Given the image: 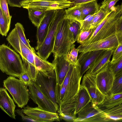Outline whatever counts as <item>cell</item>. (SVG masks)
Masks as SVG:
<instances>
[{"label":"cell","mask_w":122,"mask_h":122,"mask_svg":"<svg viewBox=\"0 0 122 122\" xmlns=\"http://www.w3.org/2000/svg\"><path fill=\"white\" fill-rule=\"evenodd\" d=\"M71 2L70 7H72L81 4L97 0H68Z\"/></svg>","instance_id":"obj_46"},{"label":"cell","mask_w":122,"mask_h":122,"mask_svg":"<svg viewBox=\"0 0 122 122\" xmlns=\"http://www.w3.org/2000/svg\"><path fill=\"white\" fill-rule=\"evenodd\" d=\"M94 29L89 30L81 32L79 34L77 41L80 44H83L88 40L92 36Z\"/></svg>","instance_id":"obj_36"},{"label":"cell","mask_w":122,"mask_h":122,"mask_svg":"<svg viewBox=\"0 0 122 122\" xmlns=\"http://www.w3.org/2000/svg\"><path fill=\"white\" fill-rule=\"evenodd\" d=\"M122 104V93H112L105 97L103 102L98 106L104 109H109Z\"/></svg>","instance_id":"obj_25"},{"label":"cell","mask_w":122,"mask_h":122,"mask_svg":"<svg viewBox=\"0 0 122 122\" xmlns=\"http://www.w3.org/2000/svg\"><path fill=\"white\" fill-rule=\"evenodd\" d=\"M115 35L118 40L119 45L122 44V16L117 23Z\"/></svg>","instance_id":"obj_40"},{"label":"cell","mask_w":122,"mask_h":122,"mask_svg":"<svg viewBox=\"0 0 122 122\" xmlns=\"http://www.w3.org/2000/svg\"><path fill=\"white\" fill-rule=\"evenodd\" d=\"M22 61L20 55L10 47L5 44L0 46V69L2 72L19 78L25 71Z\"/></svg>","instance_id":"obj_2"},{"label":"cell","mask_w":122,"mask_h":122,"mask_svg":"<svg viewBox=\"0 0 122 122\" xmlns=\"http://www.w3.org/2000/svg\"><path fill=\"white\" fill-rule=\"evenodd\" d=\"M79 62L70 64L62 85L66 89L64 98L59 106L58 113L67 114L74 113L76 97L79 89L82 76Z\"/></svg>","instance_id":"obj_1"},{"label":"cell","mask_w":122,"mask_h":122,"mask_svg":"<svg viewBox=\"0 0 122 122\" xmlns=\"http://www.w3.org/2000/svg\"><path fill=\"white\" fill-rule=\"evenodd\" d=\"M11 21L7 20L0 8V34L3 36H6L10 29Z\"/></svg>","instance_id":"obj_30"},{"label":"cell","mask_w":122,"mask_h":122,"mask_svg":"<svg viewBox=\"0 0 122 122\" xmlns=\"http://www.w3.org/2000/svg\"><path fill=\"white\" fill-rule=\"evenodd\" d=\"M21 81L25 85L28 86L32 81L28 73L26 71L21 75L19 78Z\"/></svg>","instance_id":"obj_43"},{"label":"cell","mask_w":122,"mask_h":122,"mask_svg":"<svg viewBox=\"0 0 122 122\" xmlns=\"http://www.w3.org/2000/svg\"><path fill=\"white\" fill-rule=\"evenodd\" d=\"M118 45L119 43L115 35L87 44H80L77 48L79 49V52L81 53L78 58L86 53L91 51L115 49Z\"/></svg>","instance_id":"obj_10"},{"label":"cell","mask_w":122,"mask_h":122,"mask_svg":"<svg viewBox=\"0 0 122 122\" xmlns=\"http://www.w3.org/2000/svg\"><path fill=\"white\" fill-rule=\"evenodd\" d=\"M112 92L114 94L122 93V73L115 76Z\"/></svg>","instance_id":"obj_32"},{"label":"cell","mask_w":122,"mask_h":122,"mask_svg":"<svg viewBox=\"0 0 122 122\" xmlns=\"http://www.w3.org/2000/svg\"><path fill=\"white\" fill-rule=\"evenodd\" d=\"M114 50L107 49L103 52L86 73L95 76L98 73L107 68L110 61V59Z\"/></svg>","instance_id":"obj_17"},{"label":"cell","mask_w":122,"mask_h":122,"mask_svg":"<svg viewBox=\"0 0 122 122\" xmlns=\"http://www.w3.org/2000/svg\"><path fill=\"white\" fill-rule=\"evenodd\" d=\"M103 111L90 119L91 122H102L122 119V104Z\"/></svg>","instance_id":"obj_16"},{"label":"cell","mask_w":122,"mask_h":122,"mask_svg":"<svg viewBox=\"0 0 122 122\" xmlns=\"http://www.w3.org/2000/svg\"><path fill=\"white\" fill-rule=\"evenodd\" d=\"M24 65L25 71L28 73L32 80L34 82L36 81L38 72L35 66L29 63L24 57L21 56Z\"/></svg>","instance_id":"obj_29"},{"label":"cell","mask_w":122,"mask_h":122,"mask_svg":"<svg viewBox=\"0 0 122 122\" xmlns=\"http://www.w3.org/2000/svg\"><path fill=\"white\" fill-rule=\"evenodd\" d=\"M91 102V97L87 90L85 87L80 85L76 97L74 114L76 115Z\"/></svg>","instance_id":"obj_22"},{"label":"cell","mask_w":122,"mask_h":122,"mask_svg":"<svg viewBox=\"0 0 122 122\" xmlns=\"http://www.w3.org/2000/svg\"><path fill=\"white\" fill-rule=\"evenodd\" d=\"M28 86L30 97L38 107L47 111L56 113L57 111L54 104L39 90L35 82L32 80Z\"/></svg>","instance_id":"obj_11"},{"label":"cell","mask_w":122,"mask_h":122,"mask_svg":"<svg viewBox=\"0 0 122 122\" xmlns=\"http://www.w3.org/2000/svg\"><path fill=\"white\" fill-rule=\"evenodd\" d=\"M53 63L55 66L56 83L61 86L68 72L71 63L67 58L66 55L54 58Z\"/></svg>","instance_id":"obj_18"},{"label":"cell","mask_w":122,"mask_h":122,"mask_svg":"<svg viewBox=\"0 0 122 122\" xmlns=\"http://www.w3.org/2000/svg\"><path fill=\"white\" fill-rule=\"evenodd\" d=\"M103 111L98 106L91 102L81 109L77 113L78 117L74 122H85L87 119Z\"/></svg>","instance_id":"obj_21"},{"label":"cell","mask_w":122,"mask_h":122,"mask_svg":"<svg viewBox=\"0 0 122 122\" xmlns=\"http://www.w3.org/2000/svg\"><path fill=\"white\" fill-rule=\"evenodd\" d=\"M108 67L115 76L122 73V56L114 63H109Z\"/></svg>","instance_id":"obj_34"},{"label":"cell","mask_w":122,"mask_h":122,"mask_svg":"<svg viewBox=\"0 0 122 122\" xmlns=\"http://www.w3.org/2000/svg\"><path fill=\"white\" fill-rule=\"evenodd\" d=\"M22 110L25 114L38 122L60 121L57 113L47 111L38 107H33L27 106Z\"/></svg>","instance_id":"obj_13"},{"label":"cell","mask_w":122,"mask_h":122,"mask_svg":"<svg viewBox=\"0 0 122 122\" xmlns=\"http://www.w3.org/2000/svg\"><path fill=\"white\" fill-rule=\"evenodd\" d=\"M15 111L21 117L23 121L28 122H38L37 121L33 119L28 116L27 115L26 116L25 115L23 114V113L22 110L17 109L15 110Z\"/></svg>","instance_id":"obj_44"},{"label":"cell","mask_w":122,"mask_h":122,"mask_svg":"<svg viewBox=\"0 0 122 122\" xmlns=\"http://www.w3.org/2000/svg\"><path fill=\"white\" fill-rule=\"evenodd\" d=\"M112 57L109 63H114L122 56V44L119 45L114 50Z\"/></svg>","instance_id":"obj_41"},{"label":"cell","mask_w":122,"mask_h":122,"mask_svg":"<svg viewBox=\"0 0 122 122\" xmlns=\"http://www.w3.org/2000/svg\"><path fill=\"white\" fill-rule=\"evenodd\" d=\"M65 14L64 9L57 10L47 34L42 44L36 52L41 58L47 60L52 53L57 26Z\"/></svg>","instance_id":"obj_7"},{"label":"cell","mask_w":122,"mask_h":122,"mask_svg":"<svg viewBox=\"0 0 122 122\" xmlns=\"http://www.w3.org/2000/svg\"><path fill=\"white\" fill-rule=\"evenodd\" d=\"M72 39L69 20L63 17L59 23L56 31L52 52L54 58L67 55L73 45Z\"/></svg>","instance_id":"obj_4"},{"label":"cell","mask_w":122,"mask_h":122,"mask_svg":"<svg viewBox=\"0 0 122 122\" xmlns=\"http://www.w3.org/2000/svg\"><path fill=\"white\" fill-rule=\"evenodd\" d=\"M122 16V2L112 7V10L95 29L91 37L84 44L85 45L115 35L116 25Z\"/></svg>","instance_id":"obj_3"},{"label":"cell","mask_w":122,"mask_h":122,"mask_svg":"<svg viewBox=\"0 0 122 122\" xmlns=\"http://www.w3.org/2000/svg\"><path fill=\"white\" fill-rule=\"evenodd\" d=\"M63 17L69 20H76L81 24L82 21L81 12L78 5L70 7L65 10V14Z\"/></svg>","instance_id":"obj_27"},{"label":"cell","mask_w":122,"mask_h":122,"mask_svg":"<svg viewBox=\"0 0 122 122\" xmlns=\"http://www.w3.org/2000/svg\"><path fill=\"white\" fill-rule=\"evenodd\" d=\"M3 85L18 107L22 108L27 104L30 97L29 90L20 79L10 76L3 81Z\"/></svg>","instance_id":"obj_5"},{"label":"cell","mask_w":122,"mask_h":122,"mask_svg":"<svg viewBox=\"0 0 122 122\" xmlns=\"http://www.w3.org/2000/svg\"><path fill=\"white\" fill-rule=\"evenodd\" d=\"M80 85L87 90L91 97V102L98 106L103 101L105 96L97 88L95 76L86 73L83 77Z\"/></svg>","instance_id":"obj_14"},{"label":"cell","mask_w":122,"mask_h":122,"mask_svg":"<svg viewBox=\"0 0 122 122\" xmlns=\"http://www.w3.org/2000/svg\"><path fill=\"white\" fill-rule=\"evenodd\" d=\"M73 44L71 46L70 51L66 55L67 58L71 64H74L78 61L77 57L79 50L75 47Z\"/></svg>","instance_id":"obj_35"},{"label":"cell","mask_w":122,"mask_h":122,"mask_svg":"<svg viewBox=\"0 0 122 122\" xmlns=\"http://www.w3.org/2000/svg\"><path fill=\"white\" fill-rule=\"evenodd\" d=\"M119 0H104L102 3L100 8L107 13H109L112 8Z\"/></svg>","instance_id":"obj_37"},{"label":"cell","mask_w":122,"mask_h":122,"mask_svg":"<svg viewBox=\"0 0 122 122\" xmlns=\"http://www.w3.org/2000/svg\"><path fill=\"white\" fill-rule=\"evenodd\" d=\"M105 50L91 51L87 52L78 59L80 66L81 74H83L90 68L101 53Z\"/></svg>","instance_id":"obj_20"},{"label":"cell","mask_w":122,"mask_h":122,"mask_svg":"<svg viewBox=\"0 0 122 122\" xmlns=\"http://www.w3.org/2000/svg\"><path fill=\"white\" fill-rule=\"evenodd\" d=\"M24 32L23 25L17 22L6 39L16 51L26 58L29 54L32 52L34 48L31 47L27 40Z\"/></svg>","instance_id":"obj_6"},{"label":"cell","mask_w":122,"mask_h":122,"mask_svg":"<svg viewBox=\"0 0 122 122\" xmlns=\"http://www.w3.org/2000/svg\"><path fill=\"white\" fill-rule=\"evenodd\" d=\"M66 89L62 86H60L56 83L55 87V94L56 102L59 106L62 102L64 98Z\"/></svg>","instance_id":"obj_33"},{"label":"cell","mask_w":122,"mask_h":122,"mask_svg":"<svg viewBox=\"0 0 122 122\" xmlns=\"http://www.w3.org/2000/svg\"><path fill=\"white\" fill-rule=\"evenodd\" d=\"M46 0L53 1H58L63 0Z\"/></svg>","instance_id":"obj_47"},{"label":"cell","mask_w":122,"mask_h":122,"mask_svg":"<svg viewBox=\"0 0 122 122\" xmlns=\"http://www.w3.org/2000/svg\"><path fill=\"white\" fill-rule=\"evenodd\" d=\"M97 13L87 16L81 23V31L90 29L91 26L94 18Z\"/></svg>","instance_id":"obj_38"},{"label":"cell","mask_w":122,"mask_h":122,"mask_svg":"<svg viewBox=\"0 0 122 122\" xmlns=\"http://www.w3.org/2000/svg\"><path fill=\"white\" fill-rule=\"evenodd\" d=\"M57 10L47 11L38 26L36 33L37 51L43 43L51 25L54 19Z\"/></svg>","instance_id":"obj_15"},{"label":"cell","mask_w":122,"mask_h":122,"mask_svg":"<svg viewBox=\"0 0 122 122\" xmlns=\"http://www.w3.org/2000/svg\"><path fill=\"white\" fill-rule=\"evenodd\" d=\"M8 4L11 7H22L20 3L26 0H7Z\"/></svg>","instance_id":"obj_45"},{"label":"cell","mask_w":122,"mask_h":122,"mask_svg":"<svg viewBox=\"0 0 122 122\" xmlns=\"http://www.w3.org/2000/svg\"><path fill=\"white\" fill-rule=\"evenodd\" d=\"M108 14L100 8L92 20L90 29L95 30L102 21Z\"/></svg>","instance_id":"obj_31"},{"label":"cell","mask_w":122,"mask_h":122,"mask_svg":"<svg viewBox=\"0 0 122 122\" xmlns=\"http://www.w3.org/2000/svg\"><path fill=\"white\" fill-rule=\"evenodd\" d=\"M77 5L78 6L81 12L82 21L87 16L97 13L100 7L97 3V0L87 2Z\"/></svg>","instance_id":"obj_23"},{"label":"cell","mask_w":122,"mask_h":122,"mask_svg":"<svg viewBox=\"0 0 122 122\" xmlns=\"http://www.w3.org/2000/svg\"><path fill=\"white\" fill-rule=\"evenodd\" d=\"M35 82L39 90L53 103L57 111L59 106L55 94L56 80L55 71L47 73L38 71Z\"/></svg>","instance_id":"obj_8"},{"label":"cell","mask_w":122,"mask_h":122,"mask_svg":"<svg viewBox=\"0 0 122 122\" xmlns=\"http://www.w3.org/2000/svg\"><path fill=\"white\" fill-rule=\"evenodd\" d=\"M58 115L60 119L68 122H74L75 120L77 118L76 116V115L74 113L67 114L62 113H59Z\"/></svg>","instance_id":"obj_42"},{"label":"cell","mask_w":122,"mask_h":122,"mask_svg":"<svg viewBox=\"0 0 122 122\" xmlns=\"http://www.w3.org/2000/svg\"><path fill=\"white\" fill-rule=\"evenodd\" d=\"M16 106L5 88H0V107L1 109L12 118L15 119Z\"/></svg>","instance_id":"obj_19"},{"label":"cell","mask_w":122,"mask_h":122,"mask_svg":"<svg viewBox=\"0 0 122 122\" xmlns=\"http://www.w3.org/2000/svg\"><path fill=\"white\" fill-rule=\"evenodd\" d=\"M8 4L7 0H0V8L7 20L11 21L12 16L10 15L9 14Z\"/></svg>","instance_id":"obj_39"},{"label":"cell","mask_w":122,"mask_h":122,"mask_svg":"<svg viewBox=\"0 0 122 122\" xmlns=\"http://www.w3.org/2000/svg\"><path fill=\"white\" fill-rule=\"evenodd\" d=\"M70 29L72 37L71 43L73 45L77 41L78 36L81 31V25L78 21L74 20H69Z\"/></svg>","instance_id":"obj_28"},{"label":"cell","mask_w":122,"mask_h":122,"mask_svg":"<svg viewBox=\"0 0 122 122\" xmlns=\"http://www.w3.org/2000/svg\"><path fill=\"white\" fill-rule=\"evenodd\" d=\"M115 76L108 67L95 76L97 86L105 96L112 93V91Z\"/></svg>","instance_id":"obj_12"},{"label":"cell","mask_w":122,"mask_h":122,"mask_svg":"<svg viewBox=\"0 0 122 122\" xmlns=\"http://www.w3.org/2000/svg\"><path fill=\"white\" fill-rule=\"evenodd\" d=\"M27 9L30 20L33 24L37 27L47 11L36 8H30Z\"/></svg>","instance_id":"obj_26"},{"label":"cell","mask_w":122,"mask_h":122,"mask_svg":"<svg viewBox=\"0 0 122 122\" xmlns=\"http://www.w3.org/2000/svg\"><path fill=\"white\" fill-rule=\"evenodd\" d=\"M35 66L39 71L47 73L55 71V65L40 57L36 54L34 49L33 50Z\"/></svg>","instance_id":"obj_24"},{"label":"cell","mask_w":122,"mask_h":122,"mask_svg":"<svg viewBox=\"0 0 122 122\" xmlns=\"http://www.w3.org/2000/svg\"><path fill=\"white\" fill-rule=\"evenodd\" d=\"M22 7L27 9H40L46 11L57 10L68 8L71 3L68 0L53 1L46 0H26L20 3Z\"/></svg>","instance_id":"obj_9"}]
</instances>
